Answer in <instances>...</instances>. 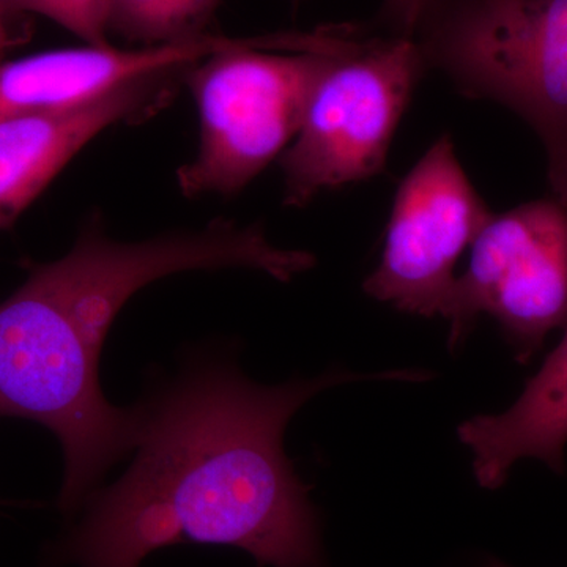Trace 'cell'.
<instances>
[{
    "instance_id": "cell-1",
    "label": "cell",
    "mask_w": 567,
    "mask_h": 567,
    "mask_svg": "<svg viewBox=\"0 0 567 567\" xmlns=\"http://www.w3.org/2000/svg\"><path fill=\"white\" fill-rule=\"evenodd\" d=\"M364 379L331 371L262 386L208 361L140 405L136 458L95 491L48 550L50 567H141L174 544L230 546L260 566L323 567L319 518L282 435L295 412L328 388Z\"/></svg>"
},
{
    "instance_id": "cell-2",
    "label": "cell",
    "mask_w": 567,
    "mask_h": 567,
    "mask_svg": "<svg viewBox=\"0 0 567 567\" xmlns=\"http://www.w3.org/2000/svg\"><path fill=\"white\" fill-rule=\"evenodd\" d=\"M315 264L312 254L276 248L257 224L218 219L133 244L89 224L65 257L33 265L0 303V416L37 421L58 436L63 513H80L106 470L136 446L140 405H111L99 374L107 331L134 293L181 271L252 268L290 281Z\"/></svg>"
},
{
    "instance_id": "cell-3",
    "label": "cell",
    "mask_w": 567,
    "mask_h": 567,
    "mask_svg": "<svg viewBox=\"0 0 567 567\" xmlns=\"http://www.w3.org/2000/svg\"><path fill=\"white\" fill-rule=\"evenodd\" d=\"M416 40L427 66L458 92L532 125L555 199L567 207V0H440Z\"/></svg>"
},
{
    "instance_id": "cell-4",
    "label": "cell",
    "mask_w": 567,
    "mask_h": 567,
    "mask_svg": "<svg viewBox=\"0 0 567 567\" xmlns=\"http://www.w3.org/2000/svg\"><path fill=\"white\" fill-rule=\"evenodd\" d=\"M334 37L336 25L316 29L305 51H293V32L238 39L188 71L200 140L178 169L185 196L240 192L297 136Z\"/></svg>"
},
{
    "instance_id": "cell-5",
    "label": "cell",
    "mask_w": 567,
    "mask_h": 567,
    "mask_svg": "<svg viewBox=\"0 0 567 567\" xmlns=\"http://www.w3.org/2000/svg\"><path fill=\"white\" fill-rule=\"evenodd\" d=\"M425 69L416 39L336 24L303 125L282 155L284 203L303 207L324 189L380 173Z\"/></svg>"
},
{
    "instance_id": "cell-6",
    "label": "cell",
    "mask_w": 567,
    "mask_h": 567,
    "mask_svg": "<svg viewBox=\"0 0 567 567\" xmlns=\"http://www.w3.org/2000/svg\"><path fill=\"white\" fill-rule=\"evenodd\" d=\"M494 317L522 364L567 324V207L535 200L492 216L445 309L456 349L477 317Z\"/></svg>"
},
{
    "instance_id": "cell-7",
    "label": "cell",
    "mask_w": 567,
    "mask_h": 567,
    "mask_svg": "<svg viewBox=\"0 0 567 567\" xmlns=\"http://www.w3.org/2000/svg\"><path fill=\"white\" fill-rule=\"evenodd\" d=\"M492 216L445 134L399 186L382 260L364 292L409 315L443 317L457 259Z\"/></svg>"
},
{
    "instance_id": "cell-8",
    "label": "cell",
    "mask_w": 567,
    "mask_h": 567,
    "mask_svg": "<svg viewBox=\"0 0 567 567\" xmlns=\"http://www.w3.org/2000/svg\"><path fill=\"white\" fill-rule=\"evenodd\" d=\"M189 69L162 71L66 110L0 121V230L17 221L65 164L107 126L140 122L174 99Z\"/></svg>"
},
{
    "instance_id": "cell-9",
    "label": "cell",
    "mask_w": 567,
    "mask_h": 567,
    "mask_svg": "<svg viewBox=\"0 0 567 567\" xmlns=\"http://www.w3.org/2000/svg\"><path fill=\"white\" fill-rule=\"evenodd\" d=\"M233 39L205 35L181 43L115 50L110 47L41 52L0 62V121L18 115L66 110L96 99L126 82L162 71L189 69Z\"/></svg>"
},
{
    "instance_id": "cell-10",
    "label": "cell",
    "mask_w": 567,
    "mask_h": 567,
    "mask_svg": "<svg viewBox=\"0 0 567 567\" xmlns=\"http://www.w3.org/2000/svg\"><path fill=\"white\" fill-rule=\"evenodd\" d=\"M473 453L480 486L498 488L522 458H539L565 472L567 443V330L516 404L499 415L470 417L457 429Z\"/></svg>"
},
{
    "instance_id": "cell-11",
    "label": "cell",
    "mask_w": 567,
    "mask_h": 567,
    "mask_svg": "<svg viewBox=\"0 0 567 567\" xmlns=\"http://www.w3.org/2000/svg\"><path fill=\"white\" fill-rule=\"evenodd\" d=\"M221 0H107V31L145 47L205 37Z\"/></svg>"
},
{
    "instance_id": "cell-12",
    "label": "cell",
    "mask_w": 567,
    "mask_h": 567,
    "mask_svg": "<svg viewBox=\"0 0 567 567\" xmlns=\"http://www.w3.org/2000/svg\"><path fill=\"white\" fill-rule=\"evenodd\" d=\"M10 17L39 13L92 47H107V0H0Z\"/></svg>"
},
{
    "instance_id": "cell-13",
    "label": "cell",
    "mask_w": 567,
    "mask_h": 567,
    "mask_svg": "<svg viewBox=\"0 0 567 567\" xmlns=\"http://www.w3.org/2000/svg\"><path fill=\"white\" fill-rule=\"evenodd\" d=\"M440 0H383L380 21L391 35L416 39L421 24Z\"/></svg>"
},
{
    "instance_id": "cell-14",
    "label": "cell",
    "mask_w": 567,
    "mask_h": 567,
    "mask_svg": "<svg viewBox=\"0 0 567 567\" xmlns=\"http://www.w3.org/2000/svg\"><path fill=\"white\" fill-rule=\"evenodd\" d=\"M11 20H13V17H10L0 6V62H3L7 52L11 48L17 47L22 41V33L11 25Z\"/></svg>"
},
{
    "instance_id": "cell-15",
    "label": "cell",
    "mask_w": 567,
    "mask_h": 567,
    "mask_svg": "<svg viewBox=\"0 0 567 567\" xmlns=\"http://www.w3.org/2000/svg\"><path fill=\"white\" fill-rule=\"evenodd\" d=\"M487 567H511V566L505 565V563L498 561V559H491V561H488Z\"/></svg>"
},
{
    "instance_id": "cell-16",
    "label": "cell",
    "mask_w": 567,
    "mask_h": 567,
    "mask_svg": "<svg viewBox=\"0 0 567 567\" xmlns=\"http://www.w3.org/2000/svg\"><path fill=\"white\" fill-rule=\"evenodd\" d=\"M292 2L297 6V3L303 2V0H292Z\"/></svg>"
}]
</instances>
